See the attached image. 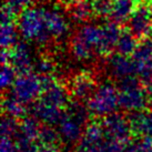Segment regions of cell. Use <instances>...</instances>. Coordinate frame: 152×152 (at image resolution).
<instances>
[{
  "mask_svg": "<svg viewBox=\"0 0 152 152\" xmlns=\"http://www.w3.org/2000/svg\"><path fill=\"white\" fill-rule=\"evenodd\" d=\"M2 112L6 115L12 117L15 119H23L27 114V109L25 103L17 100L11 94H8L7 97L2 99Z\"/></svg>",
  "mask_w": 152,
  "mask_h": 152,
  "instance_id": "ffe728a7",
  "label": "cell"
},
{
  "mask_svg": "<svg viewBox=\"0 0 152 152\" xmlns=\"http://www.w3.org/2000/svg\"><path fill=\"white\" fill-rule=\"evenodd\" d=\"M76 152H101V144L92 143L81 139L77 145Z\"/></svg>",
  "mask_w": 152,
  "mask_h": 152,
  "instance_id": "e575fe53",
  "label": "cell"
},
{
  "mask_svg": "<svg viewBox=\"0 0 152 152\" xmlns=\"http://www.w3.org/2000/svg\"><path fill=\"white\" fill-rule=\"evenodd\" d=\"M66 113L75 119L77 122H79L81 126H87L89 120V115H90V111H89L88 107H85L79 100L77 101H70L69 104L66 107Z\"/></svg>",
  "mask_w": 152,
  "mask_h": 152,
  "instance_id": "7402d4cb",
  "label": "cell"
},
{
  "mask_svg": "<svg viewBox=\"0 0 152 152\" xmlns=\"http://www.w3.org/2000/svg\"><path fill=\"white\" fill-rule=\"evenodd\" d=\"M108 67L111 76L117 80H123L126 78L138 75V66L133 58L120 55L118 52L110 56Z\"/></svg>",
  "mask_w": 152,
  "mask_h": 152,
  "instance_id": "30bf717a",
  "label": "cell"
},
{
  "mask_svg": "<svg viewBox=\"0 0 152 152\" xmlns=\"http://www.w3.org/2000/svg\"><path fill=\"white\" fill-rule=\"evenodd\" d=\"M9 64L12 66L18 75H25L31 72L34 68V61L30 48L27 43L19 41L12 48L9 49Z\"/></svg>",
  "mask_w": 152,
  "mask_h": 152,
  "instance_id": "9c48e42d",
  "label": "cell"
},
{
  "mask_svg": "<svg viewBox=\"0 0 152 152\" xmlns=\"http://www.w3.org/2000/svg\"><path fill=\"white\" fill-rule=\"evenodd\" d=\"M82 127L83 126H81L75 119H72L66 113L61 122L58 124V132H59L60 139L67 144L79 143V141L83 135Z\"/></svg>",
  "mask_w": 152,
  "mask_h": 152,
  "instance_id": "4fadbf2b",
  "label": "cell"
},
{
  "mask_svg": "<svg viewBox=\"0 0 152 152\" xmlns=\"http://www.w3.org/2000/svg\"><path fill=\"white\" fill-rule=\"evenodd\" d=\"M18 73L13 69V67L10 64H2L1 68V73H0V85L2 90H7L8 88H11L13 82L17 78Z\"/></svg>",
  "mask_w": 152,
  "mask_h": 152,
  "instance_id": "83f0119b",
  "label": "cell"
},
{
  "mask_svg": "<svg viewBox=\"0 0 152 152\" xmlns=\"http://www.w3.org/2000/svg\"><path fill=\"white\" fill-rule=\"evenodd\" d=\"M30 112L40 122L49 126H58L66 114V111H62L61 108L49 104L42 100L34 103Z\"/></svg>",
  "mask_w": 152,
  "mask_h": 152,
  "instance_id": "8fae6325",
  "label": "cell"
},
{
  "mask_svg": "<svg viewBox=\"0 0 152 152\" xmlns=\"http://www.w3.org/2000/svg\"><path fill=\"white\" fill-rule=\"evenodd\" d=\"M16 143H17L19 152H40L38 144L34 143V140H30L23 138L21 135L16 137Z\"/></svg>",
  "mask_w": 152,
  "mask_h": 152,
  "instance_id": "1f68e13d",
  "label": "cell"
},
{
  "mask_svg": "<svg viewBox=\"0 0 152 152\" xmlns=\"http://www.w3.org/2000/svg\"><path fill=\"white\" fill-rule=\"evenodd\" d=\"M41 126L38 119L32 117H25L21 119V122L19 123V133L17 135H21L23 138L30 140H37L39 137Z\"/></svg>",
  "mask_w": 152,
  "mask_h": 152,
  "instance_id": "44dd1931",
  "label": "cell"
},
{
  "mask_svg": "<svg viewBox=\"0 0 152 152\" xmlns=\"http://www.w3.org/2000/svg\"><path fill=\"white\" fill-rule=\"evenodd\" d=\"M34 69L37 70V72L40 76H50L55 71L53 60L49 57H47V56H42L37 60Z\"/></svg>",
  "mask_w": 152,
  "mask_h": 152,
  "instance_id": "f546056e",
  "label": "cell"
},
{
  "mask_svg": "<svg viewBox=\"0 0 152 152\" xmlns=\"http://www.w3.org/2000/svg\"><path fill=\"white\" fill-rule=\"evenodd\" d=\"M0 129H1V135L4 138H16L17 134L19 133V123H18L17 119L9 117L4 114L2 120H1V124H0Z\"/></svg>",
  "mask_w": 152,
  "mask_h": 152,
  "instance_id": "4316f807",
  "label": "cell"
},
{
  "mask_svg": "<svg viewBox=\"0 0 152 152\" xmlns=\"http://www.w3.org/2000/svg\"><path fill=\"white\" fill-rule=\"evenodd\" d=\"M135 2H137V1H142V0H134Z\"/></svg>",
  "mask_w": 152,
  "mask_h": 152,
  "instance_id": "ab89813d",
  "label": "cell"
},
{
  "mask_svg": "<svg viewBox=\"0 0 152 152\" xmlns=\"http://www.w3.org/2000/svg\"><path fill=\"white\" fill-rule=\"evenodd\" d=\"M122 27L117 22L110 20L104 26H102V37L97 49V53L103 57L111 56L113 50L117 48L121 34Z\"/></svg>",
  "mask_w": 152,
  "mask_h": 152,
  "instance_id": "7c38bea8",
  "label": "cell"
},
{
  "mask_svg": "<svg viewBox=\"0 0 152 152\" xmlns=\"http://www.w3.org/2000/svg\"><path fill=\"white\" fill-rule=\"evenodd\" d=\"M0 152H19L17 143L13 142L11 138H4L2 137L1 143H0Z\"/></svg>",
  "mask_w": 152,
  "mask_h": 152,
  "instance_id": "d590c367",
  "label": "cell"
},
{
  "mask_svg": "<svg viewBox=\"0 0 152 152\" xmlns=\"http://www.w3.org/2000/svg\"><path fill=\"white\" fill-rule=\"evenodd\" d=\"M152 57V37H148L139 41V45L135 49L132 58L137 66L149 60Z\"/></svg>",
  "mask_w": 152,
  "mask_h": 152,
  "instance_id": "d4e9b609",
  "label": "cell"
},
{
  "mask_svg": "<svg viewBox=\"0 0 152 152\" xmlns=\"http://www.w3.org/2000/svg\"><path fill=\"white\" fill-rule=\"evenodd\" d=\"M39 142L43 147H56V144L59 142L60 135L58 130L53 129V126L43 124L41 126L38 137Z\"/></svg>",
  "mask_w": 152,
  "mask_h": 152,
  "instance_id": "484cf974",
  "label": "cell"
},
{
  "mask_svg": "<svg viewBox=\"0 0 152 152\" xmlns=\"http://www.w3.org/2000/svg\"><path fill=\"white\" fill-rule=\"evenodd\" d=\"M18 30L25 40L46 43L51 36L47 31L43 21L42 9L28 8L18 18Z\"/></svg>",
  "mask_w": 152,
  "mask_h": 152,
  "instance_id": "7a4b0ae2",
  "label": "cell"
},
{
  "mask_svg": "<svg viewBox=\"0 0 152 152\" xmlns=\"http://www.w3.org/2000/svg\"><path fill=\"white\" fill-rule=\"evenodd\" d=\"M90 4H91L94 17H110L111 8H112V0H91Z\"/></svg>",
  "mask_w": 152,
  "mask_h": 152,
  "instance_id": "f1b7e54d",
  "label": "cell"
},
{
  "mask_svg": "<svg viewBox=\"0 0 152 152\" xmlns=\"http://www.w3.org/2000/svg\"><path fill=\"white\" fill-rule=\"evenodd\" d=\"M126 152H143V150H142L141 145L139 144V142L134 141V142H130V143L127 144Z\"/></svg>",
  "mask_w": 152,
  "mask_h": 152,
  "instance_id": "8d00e7d4",
  "label": "cell"
},
{
  "mask_svg": "<svg viewBox=\"0 0 152 152\" xmlns=\"http://www.w3.org/2000/svg\"><path fill=\"white\" fill-rule=\"evenodd\" d=\"M90 113L94 117H107L115 112L119 107V91L111 82H104L87 101Z\"/></svg>",
  "mask_w": 152,
  "mask_h": 152,
  "instance_id": "3957f363",
  "label": "cell"
},
{
  "mask_svg": "<svg viewBox=\"0 0 152 152\" xmlns=\"http://www.w3.org/2000/svg\"><path fill=\"white\" fill-rule=\"evenodd\" d=\"M147 92H148V96L150 98V101H152V82L147 86Z\"/></svg>",
  "mask_w": 152,
  "mask_h": 152,
  "instance_id": "f35d334b",
  "label": "cell"
},
{
  "mask_svg": "<svg viewBox=\"0 0 152 152\" xmlns=\"http://www.w3.org/2000/svg\"><path fill=\"white\" fill-rule=\"evenodd\" d=\"M138 45H139V40L134 34L131 32V30L128 28L127 26L122 27L121 34H120V38H119L117 48H115L117 52L120 55L132 57Z\"/></svg>",
  "mask_w": 152,
  "mask_h": 152,
  "instance_id": "ac0fdd59",
  "label": "cell"
},
{
  "mask_svg": "<svg viewBox=\"0 0 152 152\" xmlns=\"http://www.w3.org/2000/svg\"><path fill=\"white\" fill-rule=\"evenodd\" d=\"M138 76L143 85L148 86L152 82V57L142 64H138Z\"/></svg>",
  "mask_w": 152,
  "mask_h": 152,
  "instance_id": "4dcf8cb0",
  "label": "cell"
},
{
  "mask_svg": "<svg viewBox=\"0 0 152 152\" xmlns=\"http://www.w3.org/2000/svg\"><path fill=\"white\" fill-rule=\"evenodd\" d=\"M135 6L134 0H112L110 20L119 25H126L130 19Z\"/></svg>",
  "mask_w": 152,
  "mask_h": 152,
  "instance_id": "2e32d148",
  "label": "cell"
},
{
  "mask_svg": "<svg viewBox=\"0 0 152 152\" xmlns=\"http://www.w3.org/2000/svg\"><path fill=\"white\" fill-rule=\"evenodd\" d=\"M132 133L139 137H152V111L142 110L129 114Z\"/></svg>",
  "mask_w": 152,
  "mask_h": 152,
  "instance_id": "5bb4252c",
  "label": "cell"
},
{
  "mask_svg": "<svg viewBox=\"0 0 152 152\" xmlns=\"http://www.w3.org/2000/svg\"><path fill=\"white\" fill-rule=\"evenodd\" d=\"M71 51L75 58L78 60H88L96 52V49L92 45L86 40L83 37L77 32L71 40Z\"/></svg>",
  "mask_w": 152,
  "mask_h": 152,
  "instance_id": "d6986e66",
  "label": "cell"
},
{
  "mask_svg": "<svg viewBox=\"0 0 152 152\" xmlns=\"http://www.w3.org/2000/svg\"><path fill=\"white\" fill-rule=\"evenodd\" d=\"M149 1H150V2H151V4H152V0H149Z\"/></svg>",
  "mask_w": 152,
  "mask_h": 152,
  "instance_id": "b9f144b4",
  "label": "cell"
},
{
  "mask_svg": "<svg viewBox=\"0 0 152 152\" xmlns=\"http://www.w3.org/2000/svg\"><path fill=\"white\" fill-rule=\"evenodd\" d=\"M104 129L102 123H99L97 121H89L88 124L86 126L85 131H83V135L81 139L92 142V143L97 144H102V142L104 141Z\"/></svg>",
  "mask_w": 152,
  "mask_h": 152,
  "instance_id": "603a6c76",
  "label": "cell"
},
{
  "mask_svg": "<svg viewBox=\"0 0 152 152\" xmlns=\"http://www.w3.org/2000/svg\"><path fill=\"white\" fill-rule=\"evenodd\" d=\"M127 27L139 41L150 37L152 31V4L149 0L135 2Z\"/></svg>",
  "mask_w": 152,
  "mask_h": 152,
  "instance_id": "5b68a950",
  "label": "cell"
},
{
  "mask_svg": "<svg viewBox=\"0 0 152 152\" xmlns=\"http://www.w3.org/2000/svg\"><path fill=\"white\" fill-rule=\"evenodd\" d=\"M97 88L94 78L87 71L77 73L70 81V93L79 101H88L96 92Z\"/></svg>",
  "mask_w": 152,
  "mask_h": 152,
  "instance_id": "ba28073f",
  "label": "cell"
},
{
  "mask_svg": "<svg viewBox=\"0 0 152 152\" xmlns=\"http://www.w3.org/2000/svg\"><path fill=\"white\" fill-rule=\"evenodd\" d=\"M40 79L42 85L41 100L58 108L66 109L70 102V90H68L59 80H57L53 75L40 76Z\"/></svg>",
  "mask_w": 152,
  "mask_h": 152,
  "instance_id": "8992f818",
  "label": "cell"
},
{
  "mask_svg": "<svg viewBox=\"0 0 152 152\" xmlns=\"http://www.w3.org/2000/svg\"><path fill=\"white\" fill-rule=\"evenodd\" d=\"M40 152H59L55 147H42L40 149Z\"/></svg>",
  "mask_w": 152,
  "mask_h": 152,
  "instance_id": "74e56055",
  "label": "cell"
},
{
  "mask_svg": "<svg viewBox=\"0 0 152 152\" xmlns=\"http://www.w3.org/2000/svg\"><path fill=\"white\" fill-rule=\"evenodd\" d=\"M68 11L75 20L83 22L94 17L89 0H69L67 4Z\"/></svg>",
  "mask_w": 152,
  "mask_h": 152,
  "instance_id": "e0dca14e",
  "label": "cell"
},
{
  "mask_svg": "<svg viewBox=\"0 0 152 152\" xmlns=\"http://www.w3.org/2000/svg\"><path fill=\"white\" fill-rule=\"evenodd\" d=\"M149 152H152V150H150V151H149Z\"/></svg>",
  "mask_w": 152,
  "mask_h": 152,
  "instance_id": "7bdbcfd3",
  "label": "cell"
},
{
  "mask_svg": "<svg viewBox=\"0 0 152 152\" xmlns=\"http://www.w3.org/2000/svg\"><path fill=\"white\" fill-rule=\"evenodd\" d=\"M150 37H152V31H151V34H150Z\"/></svg>",
  "mask_w": 152,
  "mask_h": 152,
  "instance_id": "60d3db41",
  "label": "cell"
},
{
  "mask_svg": "<svg viewBox=\"0 0 152 152\" xmlns=\"http://www.w3.org/2000/svg\"><path fill=\"white\" fill-rule=\"evenodd\" d=\"M10 94L25 104L32 103L42 94L40 76L32 72L18 75L11 87Z\"/></svg>",
  "mask_w": 152,
  "mask_h": 152,
  "instance_id": "277c9868",
  "label": "cell"
},
{
  "mask_svg": "<svg viewBox=\"0 0 152 152\" xmlns=\"http://www.w3.org/2000/svg\"><path fill=\"white\" fill-rule=\"evenodd\" d=\"M17 22H1V47L10 49L17 43Z\"/></svg>",
  "mask_w": 152,
  "mask_h": 152,
  "instance_id": "cb8c5ba5",
  "label": "cell"
},
{
  "mask_svg": "<svg viewBox=\"0 0 152 152\" xmlns=\"http://www.w3.org/2000/svg\"><path fill=\"white\" fill-rule=\"evenodd\" d=\"M142 82L135 76L120 80L119 83V107L127 112L145 110L150 98Z\"/></svg>",
  "mask_w": 152,
  "mask_h": 152,
  "instance_id": "6da1fadb",
  "label": "cell"
},
{
  "mask_svg": "<svg viewBox=\"0 0 152 152\" xmlns=\"http://www.w3.org/2000/svg\"><path fill=\"white\" fill-rule=\"evenodd\" d=\"M4 4H8L20 16V13L25 11L26 9L31 8V6L34 4V0H6Z\"/></svg>",
  "mask_w": 152,
  "mask_h": 152,
  "instance_id": "836d02e7",
  "label": "cell"
},
{
  "mask_svg": "<svg viewBox=\"0 0 152 152\" xmlns=\"http://www.w3.org/2000/svg\"><path fill=\"white\" fill-rule=\"evenodd\" d=\"M127 144L115 139L107 138L101 144V152H126Z\"/></svg>",
  "mask_w": 152,
  "mask_h": 152,
  "instance_id": "d6a6232c",
  "label": "cell"
},
{
  "mask_svg": "<svg viewBox=\"0 0 152 152\" xmlns=\"http://www.w3.org/2000/svg\"><path fill=\"white\" fill-rule=\"evenodd\" d=\"M102 126L107 138L119 140L124 143L129 142L131 134H133L129 119L119 112H113L104 117Z\"/></svg>",
  "mask_w": 152,
  "mask_h": 152,
  "instance_id": "52a82bcc",
  "label": "cell"
},
{
  "mask_svg": "<svg viewBox=\"0 0 152 152\" xmlns=\"http://www.w3.org/2000/svg\"><path fill=\"white\" fill-rule=\"evenodd\" d=\"M42 15L46 29L51 37L55 38L64 37L68 31V25L64 18L57 11L45 10V9H42Z\"/></svg>",
  "mask_w": 152,
  "mask_h": 152,
  "instance_id": "9a60e30c",
  "label": "cell"
}]
</instances>
